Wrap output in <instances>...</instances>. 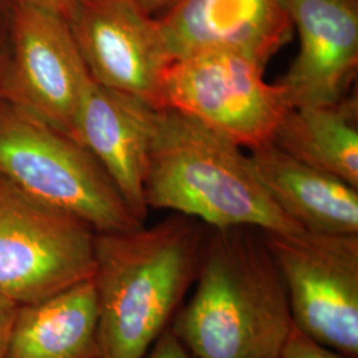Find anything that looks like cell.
<instances>
[{
	"label": "cell",
	"instance_id": "cell-1",
	"mask_svg": "<svg viewBox=\"0 0 358 358\" xmlns=\"http://www.w3.org/2000/svg\"><path fill=\"white\" fill-rule=\"evenodd\" d=\"M195 282L190 301L169 327L192 357L278 356L294 321L262 231H206Z\"/></svg>",
	"mask_w": 358,
	"mask_h": 358
},
{
	"label": "cell",
	"instance_id": "cell-2",
	"mask_svg": "<svg viewBox=\"0 0 358 358\" xmlns=\"http://www.w3.org/2000/svg\"><path fill=\"white\" fill-rule=\"evenodd\" d=\"M206 231L174 213L125 232L96 234L92 282L101 358H145L195 282Z\"/></svg>",
	"mask_w": 358,
	"mask_h": 358
},
{
	"label": "cell",
	"instance_id": "cell-3",
	"mask_svg": "<svg viewBox=\"0 0 358 358\" xmlns=\"http://www.w3.org/2000/svg\"><path fill=\"white\" fill-rule=\"evenodd\" d=\"M143 192L148 208L171 210L213 229L304 231L273 201L241 146L173 109L158 112Z\"/></svg>",
	"mask_w": 358,
	"mask_h": 358
},
{
	"label": "cell",
	"instance_id": "cell-4",
	"mask_svg": "<svg viewBox=\"0 0 358 358\" xmlns=\"http://www.w3.org/2000/svg\"><path fill=\"white\" fill-rule=\"evenodd\" d=\"M0 177L96 234L143 226L87 148L8 101L0 103Z\"/></svg>",
	"mask_w": 358,
	"mask_h": 358
},
{
	"label": "cell",
	"instance_id": "cell-5",
	"mask_svg": "<svg viewBox=\"0 0 358 358\" xmlns=\"http://www.w3.org/2000/svg\"><path fill=\"white\" fill-rule=\"evenodd\" d=\"M264 68L235 52H201L173 60L162 76L159 106L251 150L272 141L291 109L282 87L264 81Z\"/></svg>",
	"mask_w": 358,
	"mask_h": 358
},
{
	"label": "cell",
	"instance_id": "cell-6",
	"mask_svg": "<svg viewBox=\"0 0 358 358\" xmlns=\"http://www.w3.org/2000/svg\"><path fill=\"white\" fill-rule=\"evenodd\" d=\"M96 231L0 177V292L16 304L38 303L94 269Z\"/></svg>",
	"mask_w": 358,
	"mask_h": 358
},
{
	"label": "cell",
	"instance_id": "cell-7",
	"mask_svg": "<svg viewBox=\"0 0 358 358\" xmlns=\"http://www.w3.org/2000/svg\"><path fill=\"white\" fill-rule=\"evenodd\" d=\"M282 275L294 327L358 357V235L263 232Z\"/></svg>",
	"mask_w": 358,
	"mask_h": 358
},
{
	"label": "cell",
	"instance_id": "cell-8",
	"mask_svg": "<svg viewBox=\"0 0 358 358\" xmlns=\"http://www.w3.org/2000/svg\"><path fill=\"white\" fill-rule=\"evenodd\" d=\"M90 80L66 17L35 6H13L6 101L76 140L78 108Z\"/></svg>",
	"mask_w": 358,
	"mask_h": 358
},
{
	"label": "cell",
	"instance_id": "cell-9",
	"mask_svg": "<svg viewBox=\"0 0 358 358\" xmlns=\"http://www.w3.org/2000/svg\"><path fill=\"white\" fill-rule=\"evenodd\" d=\"M90 78L159 106L171 57L157 17L133 0H75L66 17Z\"/></svg>",
	"mask_w": 358,
	"mask_h": 358
},
{
	"label": "cell",
	"instance_id": "cell-10",
	"mask_svg": "<svg viewBox=\"0 0 358 358\" xmlns=\"http://www.w3.org/2000/svg\"><path fill=\"white\" fill-rule=\"evenodd\" d=\"M157 20L171 60L223 51L267 65L294 34L284 0H178Z\"/></svg>",
	"mask_w": 358,
	"mask_h": 358
},
{
	"label": "cell",
	"instance_id": "cell-11",
	"mask_svg": "<svg viewBox=\"0 0 358 358\" xmlns=\"http://www.w3.org/2000/svg\"><path fill=\"white\" fill-rule=\"evenodd\" d=\"M300 50L280 83L291 108L345 97L358 66V0H284Z\"/></svg>",
	"mask_w": 358,
	"mask_h": 358
},
{
	"label": "cell",
	"instance_id": "cell-12",
	"mask_svg": "<svg viewBox=\"0 0 358 358\" xmlns=\"http://www.w3.org/2000/svg\"><path fill=\"white\" fill-rule=\"evenodd\" d=\"M158 112L138 97L105 88L90 78L77 115V141L103 167L142 223L149 210L143 187Z\"/></svg>",
	"mask_w": 358,
	"mask_h": 358
},
{
	"label": "cell",
	"instance_id": "cell-13",
	"mask_svg": "<svg viewBox=\"0 0 358 358\" xmlns=\"http://www.w3.org/2000/svg\"><path fill=\"white\" fill-rule=\"evenodd\" d=\"M248 157L269 195L303 230L358 235L357 187L296 159L272 141L251 149Z\"/></svg>",
	"mask_w": 358,
	"mask_h": 358
},
{
	"label": "cell",
	"instance_id": "cell-14",
	"mask_svg": "<svg viewBox=\"0 0 358 358\" xmlns=\"http://www.w3.org/2000/svg\"><path fill=\"white\" fill-rule=\"evenodd\" d=\"M6 358H101L92 278L19 306Z\"/></svg>",
	"mask_w": 358,
	"mask_h": 358
},
{
	"label": "cell",
	"instance_id": "cell-15",
	"mask_svg": "<svg viewBox=\"0 0 358 358\" xmlns=\"http://www.w3.org/2000/svg\"><path fill=\"white\" fill-rule=\"evenodd\" d=\"M272 142L296 159L358 189L356 97L291 108L279 122Z\"/></svg>",
	"mask_w": 358,
	"mask_h": 358
},
{
	"label": "cell",
	"instance_id": "cell-16",
	"mask_svg": "<svg viewBox=\"0 0 358 358\" xmlns=\"http://www.w3.org/2000/svg\"><path fill=\"white\" fill-rule=\"evenodd\" d=\"M275 358H358L345 356L331 348L321 345L307 334L300 332L296 327L292 328L282 350Z\"/></svg>",
	"mask_w": 358,
	"mask_h": 358
},
{
	"label": "cell",
	"instance_id": "cell-17",
	"mask_svg": "<svg viewBox=\"0 0 358 358\" xmlns=\"http://www.w3.org/2000/svg\"><path fill=\"white\" fill-rule=\"evenodd\" d=\"M13 4L8 0H0V103L4 100V81L7 71V60L10 51Z\"/></svg>",
	"mask_w": 358,
	"mask_h": 358
},
{
	"label": "cell",
	"instance_id": "cell-18",
	"mask_svg": "<svg viewBox=\"0 0 358 358\" xmlns=\"http://www.w3.org/2000/svg\"><path fill=\"white\" fill-rule=\"evenodd\" d=\"M145 358H194L178 338L166 329L155 341Z\"/></svg>",
	"mask_w": 358,
	"mask_h": 358
},
{
	"label": "cell",
	"instance_id": "cell-19",
	"mask_svg": "<svg viewBox=\"0 0 358 358\" xmlns=\"http://www.w3.org/2000/svg\"><path fill=\"white\" fill-rule=\"evenodd\" d=\"M19 304L0 292V358H6Z\"/></svg>",
	"mask_w": 358,
	"mask_h": 358
},
{
	"label": "cell",
	"instance_id": "cell-20",
	"mask_svg": "<svg viewBox=\"0 0 358 358\" xmlns=\"http://www.w3.org/2000/svg\"><path fill=\"white\" fill-rule=\"evenodd\" d=\"M13 6L15 4H28V6H35V7H41L47 8L55 13L63 15L64 17H68L71 13L75 0H8Z\"/></svg>",
	"mask_w": 358,
	"mask_h": 358
},
{
	"label": "cell",
	"instance_id": "cell-21",
	"mask_svg": "<svg viewBox=\"0 0 358 358\" xmlns=\"http://www.w3.org/2000/svg\"><path fill=\"white\" fill-rule=\"evenodd\" d=\"M137 7L142 11L153 17H157L158 13H166L170 7H173L178 0H133Z\"/></svg>",
	"mask_w": 358,
	"mask_h": 358
}]
</instances>
